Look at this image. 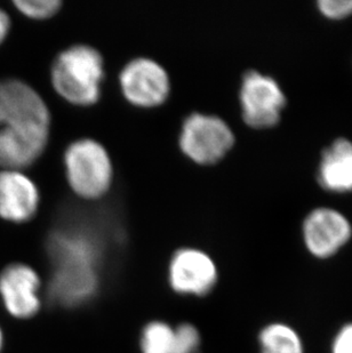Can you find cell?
<instances>
[{"label": "cell", "instance_id": "cell-1", "mask_svg": "<svg viewBox=\"0 0 352 353\" xmlns=\"http://www.w3.org/2000/svg\"><path fill=\"white\" fill-rule=\"evenodd\" d=\"M104 60L93 47L76 45L59 54L52 68L54 88L76 105H92L100 99Z\"/></svg>", "mask_w": 352, "mask_h": 353}, {"label": "cell", "instance_id": "cell-2", "mask_svg": "<svg viewBox=\"0 0 352 353\" xmlns=\"http://www.w3.org/2000/svg\"><path fill=\"white\" fill-rule=\"evenodd\" d=\"M66 170L70 187L78 196L95 199L109 190L113 181V165L102 144L81 139L69 145Z\"/></svg>", "mask_w": 352, "mask_h": 353}, {"label": "cell", "instance_id": "cell-3", "mask_svg": "<svg viewBox=\"0 0 352 353\" xmlns=\"http://www.w3.org/2000/svg\"><path fill=\"white\" fill-rule=\"evenodd\" d=\"M235 144L229 125L212 114H193L183 123L179 147L190 159L212 165L222 159Z\"/></svg>", "mask_w": 352, "mask_h": 353}, {"label": "cell", "instance_id": "cell-4", "mask_svg": "<svg viewBox=\"0 0 352 353\" xmlns=\"http://www.w3.org/2000/svg\"><path fill=\"white\" fill-rule=\"evenodd\" d=\"M243 119L253 128L276 126L286 105V97L276 80L259 71H248L240 87Z\"/></svg>", "mask_w": 352, "mask_h": 353}, {"label": "cell", "instance_id": "cell-5", "mask_svg": "<svg viewBox=\"0 0 352 353\" xmlns=\"http://www.w3.org/2000/svg\"><path fill=\"white\" fill-rule=\"evenodd\" d=\"M168 285L182 296L205 297L212 293L219 280V271L212 257L197 248L176 250L168 264Z\"/></svg>", "mask_w": 352, "mask_h": 353}, {"label": "cell", "instance_id": "cell-6", "mask_svg": "<svg viewBox=\"0 0 352 353\" xmlns=\"http://www.w3.org/2000/svg\"><path fill=\"white\" fill-rule=\"evenodd\" d=\"M41 279L34 268L12 263L0 272V299L7 314L15 319L29 320L39 314Z\"/></svg>", "mask_w": 352, "mask_h": 353}, {"label": "cell", "instance_id": "cell-7", "mask_svg": "<svg viewBox=\"0 0 352 353\" xmlns=\"http://www.w3.org/2000/svg\"><path fill=\"white\" fill-rule=\"evenodd\" d=\"M302 231L306 250L322 260L334 256L352 236L349 220L339 210L327 207L311 210L303 222Z\"/></svg>", "mask_w": 352, "mask_h": 353}, {"label": "cell", "instance_id": "cell-8", "mask_svg": "<svg viewBox=\"0 0 352 353\" xmlns=\"http://www.w3.org/2000/svg\"><path fill=\"white\" fill-rule=\"evenodd\" d=\"M50 111L39 94L20 80L0 81V126L50 128Z\"/></svg>", "mask_w": 352, "mask_h": 353}, {"label": "cell", "instance_id": "cell-9", "mask_svg": "<svg viewBox=\"0 0 352 353\" xmlns=\"http://www.w3.org/2000/svg\"><path fill=\"white\" fill-rule=\"evenodd\" d=\"M120 86L130 103L137 107H157L170 94L168 74L160 64L150 59H137L120 74Z\"/></svg>", "mask_w": 352, "mask_h": 353}, {"label": "cell", "instance_id": "cell-10", "mask_svg": "<svg viewBox=\"0 0 352 353\" xmlns=\"http://www.w3.org/2000/svg\"><path fill=\"white\" fill-rule=\"evenodd\" d=\"M47 127H1L0 166L5 170H20L35 163L48 142Z\"/></svg>", "mask_w": 352, "mask_h": 353}, {"label": "cell", "instance_id": "cell-11", "mask_svg": "<svg viewBox=\"0 0 352 353\" xmlns=\"http://www.w3.org/2000/svg\"><path fill=\"white\" fill-rule=\"evenodd\" d=\"M39 192L36 184L20 170L0 172V217L23 223L36 215Z\"/></svg>", "mask_w": 352, "mask_h": 353}, {"label": "cell", "instance_id": "cell-12", "mask_svg": "<svg viewBox=\"0 0 352 353\" xmlns=\"http://www.w3.org/2000/svg\"><path fill=\"white\" fill-rule=\"evenodd\" d=\"M99 288L97 269L87 267H55L50 294L57 304L77 307L90 301Z\"/></svg>", "mask_w": 352, "mask_h": 353}, {"label": "cell", "instance_id": "cell-13", "mask_svg": "<svg viewBox=\"0 0 352 353\" xmlns=\"http://www.w3.org/2000/svg\"><path fill=\"white\" fill-rule=\"evenodd\" d=\"M318 182L320 187L332 192L352 191V142L338 139L322 152L319 165Z\"/></svg>", "mask_w": 352, "mask_h": 353}, {"label": "cell", "instance_id": "cell-14", "mask_svg": "<svg viewBox=\"0 0 352 353\" xmlns=\"http://www.w3.org/2000/svg\"><path fill=\"white\" fill-rule=\"evenodd\" d=\"M260 353H304L300 334L287 323H273L259 334Z\"/></svg>", "mask_w": 352, "mask_h": 353}, {"label": "cell", "instance_id": "cell-15", "mask_svg": "<svg viewBox=\"0 0 352 353\" xmlns=\"http://www.w3.org/2000/svg\"><path fill=\"white\" fill-rule=\"evenodd\" d=\"M141 353H173L174 327L164 320H151L141 330Z\"/></svg>", "mask_w": 352, "mask_h": 353}, {"label": "cell", "instance_id": "cell-16", "mask_svg": "<svg viewBox=\"0 0 352 353\" xmlns=\"http://www.w3.org/2000/svg\"><path fill=\"white\" fill-rule=\"evenodd\" d=\"M202 335L193 323H182L174 327L173 353H198Z\"/></svg>", "mask_w": 352, "mask_h": 353}, {"label": "cell", "instance_id": "cell-17", "mask_svg": "<svg viewBox=\"0 0 352 353\" xmlns=\"http://www.w3.org/2000/svg\"><path fill=\"white\" fill-rule=\"evenodd\" d=\"M17 10L31 19H48L60 10L62 3L59 0H17L14 1Z\"/></svg>", "mask_w": 352, "mask_h": 353}, {"label": "cell", "instance_id": "cell-18", "mask_svg": "<svg viewBox=\"0 0 352 353\" xmlns=\"http://www.w3.org/2000/svg\"><path fill=\"white\" fill-rule=\"evenodd\" d=\"M318 8L331 20H342L352 15V0H319Z\"/></svg>", "mask_w": 352, "mask_h": 353}, {"label": "cell", "instance_id": "cell-19", "mask_svg": "<svg viewBox=\"0 0 352 353\" xmlns=\"http://www.w3.org/2000/svg\"><path fill=\"white\" fill-rule=\"evenodd\" d=\"M332 353H352V323L340 328L333 339Z\"/></svg>", "mask_w": 352, "mask_h": 353}, {"label": "cell", "instance_id": "cell-20", "mask_svg": "<svg viewBox=\"0 0 352 353\" xmlns=\"http://www.w3.org/2000/svg\"><path fill=\"white\" fill-rule=\"evenodd\" d=\"M10 17L3 10H0V43L6 38L10 31Z\"/></svg>", "mask_w": 352, "mask_h": 353}, {"label": "cell", "instance_id": "cell-21", "mask_svg": "<svg viewBox=\"0 0 352 353\" xmlns=\"http://www.w3.org/2000/svg\"><path fill=\"white\" fill-rule=\"evenodd\" d=\"M3 344H5V336H3V328L0 326V353L3 351Z\"/></svg>", "mask_w": 352, "mask_h": 353}]
</instances>
